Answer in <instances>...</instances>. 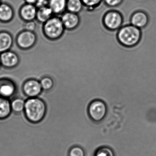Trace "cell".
I'll return each mask as SVG.
<instances>
[{
    "instance_id": "d4e9b609",
    "label": "cell",
    "mask_w": 156,
    "mask_h": 156,
    "mask_svg": "<svg viewBox=\"0 0 156 156\" xmlns=\"http://www.w3.org/2000/svg\"><path fill=\"white\" fill-rule=\"evenodd\" d=\"M48 0H37L35 4L38 8H41L46 7L48 5Z\"/></svg>"
},
{
    "instance_id": "3957f363",
    "label": "cell",
    "mask_w": 156,
    "mask_h": 156,
    "mask_svg": "<svg viewBox=\"0 0 156 156\" xmlns=\"http://www.w3.org/2000/svg\"><path fill=\"white\" fill-rule=\"evenodd\" d=\"M121 5L108 11L103 18V23L105 27L112 31H117L124 24L123 16L120 12Z\"/></svg>"
},
{
    "instance_id": "ffe728a7",
    "label": "cell",
    "mask_w": 156,
    "mask_h": 156,
    "mask_svg": "<svg viewBox=\"0 0 156 156\" xmlns=\"http://www.w3.org/2000/svg\"><path fill=\"white\" fill-rule=\"evenodd\" d=\"M94 156H115L112 149L107 147H103L96 151Z\"/></svg>"
},
{
    "instance_id": "30bf717a",
    "label": "cell",
    "mask_w": 156,
    "mask_h": 156,
    "mask_svg": "<svg viewBox=\"0 0 156 156\" xmlns=\"http://www.w3.org/2000/svg\"><path fill=\"white\" fill-rule=\"evenodd\" d=\"M11 102L8 98L0 96V119H4L11 114Z\"/></svg>"
},
{
    "instance_id": "7a4b0ae2",
    "label": "cell",
    "mask_w": 156,
    "mask_h": 156,
    "mask_svg": "<svg viewBox=\"0 0 156 156\" xmlns=\"http://www.w3.org/2000/svg\"><path fill=\"white\" fill-rule=\"evenodd\" d=\"M117 37L119 42L123 46L134 47L140 41L141 30L130 23L125 24L118 30Z\"/></svg>"
},
{
    "instance_id": "277c9868",
    "label": "cell",
    "mask_w": 156,
    "mask_h": 156,
    "mask_svg": "<svg viewBox=\"0 0 156 156\" xmlns=\"http://www.w3.org/2000/svg\"><path fill=\"white\" fill-rule=\"evenodd\" d=\"M107 108L105 103L100 99H95L89 104L88 113L92 120L95 122L102 121L106 115Z\"/></svg>"
},
{
    "instance_id": "603a6c76",
    "label": "cell",
    "mask_w": 156,
    "mask_h": 156,
    "mask_svg": "<svg viewBox=\"0 0 156 156\" xmlns=\"http://www.w3.org/2000/svg\"><path fill=\"white\" fill-rule=\"evenodd\" d=\"M41 86L44 90H49L53 86V81L50 78H44L41 81Z\"/></svg>"
},
{
    "instance_id": "44dd1931",
    "label": "cell",
    "mask_w": 156,
    "mask_h": 156,
    "mask_svg": "<svg viewBox=\"0 0 156 156\" xmlns=\"http://www.w3.org/2000/svg\"><path fill=\"white\" fill-rule=\"evenodd\" d=\"M82 1L85 7L92 9L98 7L103 2V0H82Z\"/></svg>"
},
{
    "instance_id": "9a60e30c",
    "label": "cell",
    "mask_w": 156,
    "mask_h": 156,
    "mask_svg": "<svg viewBox=\"0 0 156 156\" xmlns=\"http://www.w3.org/2000/svg\"><path fill=\"white\" fill-rule=\"evenodd\" d=\"M12 44V39L9 34L2 33L0 34V52L6 51L10 48Z\"/></svg>"
},
{
    "instance_id": "4316f807",
    "label": "cell",
    "mask_w": 156,
    "mask_h": 156,
    "mask_svg": "<svg viewBox=\"0 0 156 156\" xmlns=\"http://www.w3.org/2000/svg\"><path fill=\"white\" fill-rule=\"evenodd\" d=\"M27 4H35L37 2V0H24Z\"/></svg>"
},
{
    "instance_id": "8992f818",
    "label": "cell",
    "mask_w": 156,
    "mask_h": 156,
    "mask_svg": "<svg viewBox=\"0 0 156 156\" xmlns=\"http://www.w3.org/2000/svg\"><path fill=\"white\" fill-rule=\"evenodd\" d=\"M149 22V17L146 12L137 10L130 16V24L140 29L145 28Z\"/></svg>"
},
{
    "instance_id": "484cf974",
    "label": "cell",
    "mask_w": 156,
    "mask_h": 156,
    "mask_svg": "<svg viewBox=\"0 0 156 156\" xmlns=\"http://www.w3.org/2000/svg\"><path fill=\"white\" fill-rule=\"evenodd\" d=\"M35 23H34L33 22H30L28 23H27V25H26V29L30 31H33V30H34V29H35Z\"/></svg>"
},
{
    "instance_id": "8fae6325",
    "label": "cell",
    "mask_w": 156,
    "mask_h": 156,
    "mask_svg": "<svg viewBox=\"0 0 156 156\" xmlns=\"http://www.w3.org/2000/svg\"><path fill=\"white\" fill-rule=\"evenodd\" d=\"M67 1V0H48V5L53 12L61 14L66 10Z\"/></svg>"
},
{
    "instance_id": "83f0119b",
    "label": "cell",
    "mask_w": 156,
    "mask_h": 156,
    "mask_svg": "<svg viewBox=\"0 0 156 156\" xmlns=\"http://www.w3.org/2000/svg\"><path fill=\"white\" fill-rule=\"evenodd\" d=\"M1 0H0V5H1Z\"/></svg>"
},
{
    "instance_id": "6da1fadb",
    "label": "cell",
    "mask_w": 156,
    "mask_h": 156,
    "mask_svg": "<svg viewBox=\"0 0 156 156\" xmlns=\"http://www.w3.org/2000/svg\"><path fill=\"white\" fill-rule=\"evenodd\" d=\"M46 111V104L41 98H31L25 101L23 112L26 118L31 123L41 122L44 118Z\"/></svg>"
},
{
    "instance_id": "9c48e42d",
    "label": "cell",
    "mask_w": 156,
    "mask_h": 156,
    "mask_svg": "<svg viewBox=\"0 0 156 156\" xmlns=\"http://www.w3.org/2000/svg\"><path fill=\"white\" fill-rule=\"evenodd\" d=\"M36 38L32 32L30 31L21 34L18 38V43L20 47L28 48L33 45Z\"/></svg>"
},
{
    "instance_id": "5b68a950",
    "label": "cell",
    "mask_w": 156,
    "mask_h": 156,
    "mask_svg": "<svg viewBox=\"0 0 156 156\" xmlns=\"http://www.w3.org/2000/svg\"><path fill=\"white\" fill-rule=\"evenodd\" d=\"M65 30L62 20L58 18H54L49 20L44 26L46 35L53 39L61 38Z\"/></svg>"
},
{
    "instance_id": "e0dca14e",
    "label": "cell",
    "mask_w": 156,
    "mask_h": 156,
    "mask_svg": "<svg viewBox=\"0 0 156 156\" xmlns=\"http://www.w3.org/2000/svg\"><path fill=\"white\" fill-rule=\"evenodd\" d=\"M15 92L14 86L10 83H5L0 85V96L5 98L11 97Z\"/></svg>"
},
{
    "instance_id": "ac0fdd59",
    "label": "cell",
    "mask_w": 156,
    "mask_h": 156,
    "mask_svg": "<svg viewBox=\"0 0 156 156\" xmlns=\"http://www.w3.org/2000/svg\"><path fill=\"white\" fill-rule=\"evenodd\" d=\"M53 11L49 7H44L40 8L37 13V18L41 22H45L48 20L51 16Z\"/></svg>"
},
{
    "instance_id": "52a82bcc",
    "label": "cell",
    "mask_w": 156,
    "mask_h": 156,
    "mask_svg": "<svg viewBox=\"0 0 156 156\" xmlns=\"http://www.w3.org/2000/svg\"><path fill=\"white\" fill-rule=\"evenodd\" d=\"M61 20L66 30H74L80 24V18L79 14L68 11L62 14Z\"/></svg>"
},
{
    "instance_id": "d6986e66",
    "label": "cell",
    "mask_w": 156,
    "mask_h": 156,
    "mask_svg": "<svg viewBox=\"0 0 156 156\" xmlns=\"http://www.w3.org/2000/svg\"><path fill=\"white\" fill-rule=\"evenodd\" d=\"M12 110L15 113H19L24 111L25 101L21 98L14 99L11 102Z\"/></svg>"
},
{
    "instance_id": "5bb4252c",
    "label": "cell",
    "mask_w": 156,
    "mask_h": 156,
    "mask_svg": "<svg viewBox=\"0 0 156 156\" xmlns=\"http://www.w3.org/2000/svg\"><path fill=\"white\" fill-rule=\"evenodd\" d=\"M22 17L26 20H32L35 18L36 9L33 4H27L22 8Z\"/></svg>"
},
{
    "instance_id": "ba28073f",
    "label": "cell",
    "mask_w": 156,
    "mask_h": 156,
    "mask_svg": "<svg viewBox=\"0 0 156 156\" xmlns=\"http://www.w3.org/2000/svg\"><path fill=\"white\" fill-rule=\"evenodd\" d=\"M41 83L36 80H30L25 83L23 86V91L29 98H36L42 92Z\"/></svg>"
},
{
    "instance_id": "7402d4cb",
    "label": "cell",
    "mask_w": 156,
    "mask_h": 156,
    "mask_svg": "<svg viewBox=\"0 0 156 156\" xmlns=\"http://www.w3.org/2000/svg\"><path fill=\"white\" fill-rule=\"evenodd\" d=\"M69 156H85L84 151L81 147L75 146L70 149Z\"/></svg>"
},
{
    "instance_id": "7c38bea8",
    "label": "cell",
    "mask_w": 156,
    "mask_h": 156,
    "mask_svg": "<svg viewBox=\"0 0 156 156\" xmlns=\"http://www.w3.org/2000/svg\"><path fill=\"white\" fill-rule=\"evenodd\" d=\"M0 59L3 65L7 67H12L18 62V58L16 55L11 52L2 54Z\"/></svg>"
},
{
    "instance_id": "4fadbf2b",
    "label": "cell",
    "mask_w": 156,
    "mask_h": 156,
    "mask_svg": "<svg viewBox=\"0 0 156 156\" xmlns=\"http://www.w3.org/2000/svg\"><path fill=\"white\" fill-rule=\"evenodd\" d=\"M84 7L82 0H67L66 10L69 12L79 14Z\"/></svg>"
},
{
    "instance_id": "2e32d148",
    "label": "cell",
    "mask_w": 156,
    "mask_h": 156,
    "mask_svg": "<svg viewBox=\"0 0 156 156\" xmlns=\"http://www.w3.org/2000/svg\"><path fill=\"white\" fill-rule=\"evenodd\" d=\"M13 15L12 9L9 5L3 3L0 5V20L4 21L10 20Z\"/></svg>"
},
{
    "instance_id": "cb8c5ba5",
    "label": "cell",
    "mask_w": 156,
    "mask_h": 156,
    "mask_svg": "<svg viewBox=\"0 0 156 156\" xmlns=\"http://www.w3.org/2000/svg\"><path fill=\"white\" fill-rule=\"evenodd\" d=\"M124 0H103V2L108 7L117 8L122 5Z\"/></svg>"
}]
</instances>
